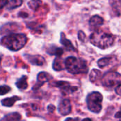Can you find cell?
Segmentation results:
<instances>
[{"label": "cell", "instance_id": "25", "mask_svg": "<svg viewBox=\"0 0 121 121\" xmlns=\"http://www.w3.org/2000/svg\"><path fill=\"white\" fill-rule=\"evenodd\" d=\"M8 1H9V0H0V9L5 6L7 4Z\"/></svg>", "mask_w": 121, "mask_h": 121}, {"label": "cell", "instance_id": "15", "mask_svg": "<svg viewBox=\"0 0 121 121\" xmlns=\"http://www.w3.org/2000/svg\"><path fill=\"white\" fill-rule=\"evenodd\" d=\"M89 23L91 27H98L104 23V19L99 16H94L90 19Z\"/></svg>", "mask_w": 121, "mask_h": 121}, {"label": "cell", "instance_id": "18", "mask_svg": "<svg viewBox=\"0 0 121 121\" xmlns=\"http://www.w3.org/2000/svg\"><path fill=\"white\" fill-rule=\"evenodd\" d=\"M42 4L41 0H31L28 3V5L30 9L34 11H37Z\"/></svg>", "mask_w": 121, "mask_h": 121}, {"label": "cell", "instance_id": "9", "mask_svg": "<svg viewBox=\"0 0 121 121\" xmlns=\"http://www.w3.org/2000/svg\"><path fill=\"white\" fill-rule=\"evenodd\" d=\"M24 57L27 59V60L32 65L36 66H43L45 63V60L43 57L41 55H25Z\"/></svg>", "mask_w": 121, "mask_h": 121}, {"label": "cell", "instance_id": "14", "mask_svg": "<svg viewBox=\"0 0 121 121\" xmlns=\"http://www.w3.org/2000/svg\"><path fill=\"white\" fill-rule=\"evenodd\" d=\"M60 43L67 48V50H75V48L73 46L72 43H71L70 40H69L68 39L66 38L65 35H64V33H62L61 34V38H60Z\"/></svg>", "mask_w": 121, "mask_h": 121}, {"label": "cell", "instance_id": "2", "mask_svg": "<svg viewBox=\"0 0 121 121\" xmlns=\"http://www.w3.org/2000/svg\"><path fill=\"white\" fill-rule=\"evenodd\" d=\"M65 67L72 74H86L88 72V67L86 61L74 57H67L65 60Z\"/></svg>", "mask_w": 121, "mask_h": 121}, {"label": "cell", "instance_id": "29", "mask_svg": "<svg viewBox=\"0 0 121 121\" xmlns=\"http://www.w3.org/2000/svg\"><path fill=\"white\" fill-rule=\"evenodd\" d=\"M82 121H92V120L90 119V118H85V119H84Z\"/></svg>", "mask_w": 121, "mask_h": 121}, {"label": "cell", "instance_id": "26", "mask_svg": "<svg viewBox=\"0 0 121 121\" xmlns=\"http://www.w3.org/2000/svg\"><path fill=\"white\" fill-rule=\"evenodd\" d=\"M18 16H21V17H23V18H27V17L28 16V13H25V12H20V13H18Z\"/></svg>", "mask_w": 121, "mask_h": 121}, {"label": "cell", "instance_id": "27", "mask_svg": "<svg viewBox=\"0 0 121 121\" xmlns=\"http://www.w3.org/2000/svg\"><path fill=\"white\" fill-rule=\"evenodd\" d=\"M65 121H79V118H68L65 119Z\"/></svg>", "mask_w": 121, "mask_h": 121}, {"label": "cell", "instance_id": "5", "mask_svg": "<svg viewBox=\"0 0 121 121\" xmlns=\"http://www.w3.org/2000/svg\"><path fill=\"white\" fill-rule=\"evenodd\" d=\"M101 82L106 87H113L116 84L121 83V74L114 72H108L102 77Z\"/></svg>", "mask_w": 121, "mask_h": 121}, {"label": "cell", "instance_id": "12", "mask_svg": "<svg viewBox=\"0 0 121 121\" xmlns=\"http://www.w3.org/2000/svg\"><path fill=\"white\" fill-rule=\"evenodd\" d=\"M27 79H28V77L26 75H23L19 79H18L16 82V86H17V88L18 89H21V90L26 89L28 86Z\"/></svg>", "mask_w": 121, "mask_h": 121}, {"label": "cell", "instance_id": "23", "mask_svg": "<svg viewBox=\"0 0 121 121\" xmlns=\"http://www.w3.org/2000/svg\"><path fill=\"white\" fill-rule=\"evenodd\" d=\"M47 109H48V111L50 113H53V112L55 111V106L54 105H52V104H50V105L48 106Z\"/></svg>", "mask_w": 121, "mask_h": 121}, {"label": "cell", "instance_id": "3", "mask_svg": "<svg viewBox=\"0 0 121 121\" xmlns=\"http://www.w3.org/2000/svg\"><path fill=\"white\" fill-rule=\"evenodd\" d=\"M90 40L93 45L101 49H106L113 45L114 38L112 35L108 33L94 32L91 35Z\"/></svg>", "mask_w": 121, "mask_h": 121}, {"label": "cell", "instance_id": "11", "mask_svg": "<svg viewBox=\"0 0 121 121\" xmlns=\"http://www.w3.org/2000/svg\"><path fill=\"white\" fill-rule=\"evenodd\" d=\"M0 121H21V116L16 112L9 113L4 116Z\"/></svg>", "mask_w": 121, "mask_h": 121}, {"label": "cell", "instance_id": "4", "mask_svg": "<svg viewBox=\"0 0 121 121\" xmlns=\"http://www.w3.org/2000/svg\"><path fill=\"white\" fill-rule=\"evenodd\" d=\"M103 101V96L98 91L92 92L89 94L86 99L88 108L93 113H99L101 112L102 106L101 103Z\"/></svg>", "mask_w": 121, "mask_h": 121}, {"label": "cell", "instance_id": "7", "mask_svg": "<svg viewBox=\"0 0 121 121\" xmlns=\"http://www.w3.org/2000/svg\"><path fill=\"white\" fill-rule=\"evenodd\" d=\"M52 79V75H50L49 73L45 72H41L38 74L37 76V82L36 84L33 86V90H38L39 89L45 82H48L50 81Z\"/></svg>", "mask_w": 121, "mask_h": 121}, {"label": "cell", "instance_id": "17", "mask_svg": "<svg viewBox=\"0 0 121 121\" xmlns=\"http://www.w3.org/2000/svg\"><path fill=\"white\" fill-rule=\"evenodd\" d=\"M52 68L53 69H55V71H61L64 68H65L63 65H62V61L60 58L57 57L55 59L53 64H52Z\"/></svg>", "mask_w": 121, "mask_h": 121}, {"label": "cell", "instance_id": "8", "mask_svg": "<svg viewBox=\"0 0 121 121\" xmlns=\"http://www.w3.org/2000/svg\"><path fill=\"white\" fill-rule=\"evenodd\" d=\"M72 106L69 99L62 100L58 106V112L62 116H67L71 113Z\"/></svg>", "mask_w": 121, "mask_h": 121}, {"label": "cell", "instance_id": "20", "mask_svg": "<svg viewBox=\"0 0 121 121\" xmlns=\"http://www.w3.org/2000/svg\"><path fill=\"white\" fill-rule=\"evenodd\" d=\"M110 62H111L110 57H104L98 61V65L99 67L104 68L106 66H108L110 64Z\"/></svg>", "mask_w": 121, "mask_h": 121}, {"label": "cell", "instance_id": "28", "mask_svg": "<svg viewBox=\"0 0 121 121\" xmlns=\"http://www.w3.org/2000/svg\"><path fill=\"white\" fill-rule=\"evenodd\" d=\"M115 117H116V118H121V110L119 112H118V113L116 114Z\"/></svg>", "mask_w": 121, "mask_h": 121}, {"label": "cell", "instance_id": "22", "mask_svg": "<svg viewBox=\"0 0 121 121\" xmlns=\"http://www.w3.org/2000/svg\"><path fill=\"white\" fill-rule=\"evenodd\" d=\"M78 37H79V39L81 40V41H85V39H86V35L84 34V32L82 31H79V33H78Z\"/></svg>", "mask_w": 121, "mask_h": 121}, {"label": "cell", "instance_id": "10", "mask_svg": "<svg viewBox=\"0 0 121 121\" xmlns=\"http://www.w3.org/2000/svg\"><path fill=\"white\" fill-rule=\"evenodd\" d=\"M21 100V98L19 96H12V97H9V98H6L4 99H2L1 101V103L2 104V106H6V107H11L13 106V104H15V102H16L17 101Z\"/></svg>", "mask_w": 121, "mask_h": 121}, {"label": "cell", "instance_id": "13", "mask_svg": "<svg viewBox=\"0 0 121 121\" xmlns=\"http://www.w3.org/2000/svg\"><path fill=\"white\" fill-rule=\"evenodd\" d=\"M47 52L49 55H56L57 57H60L63 54V50L60 48L55 47V46H51L47 50Z\"/></svg>", "mask_w": 121, "mask_h": 121}, {"label": "cell", "instance_id": "1", "mask_svg": "<svg viewBox=\"0 0 121 121\" xmlns=\"http://www.w3.org/2000/svg\"><path fill=\"white\" fill-rule=\"evenodd\" d=\"M28 41L26 35L22 33H12L1 38V44L12 51H17L25 46Z\"/></svg>", "mask_w": 121, "mask_h": 121}, {"label": "cell", "instance_id": "30", "mask_svg": "<svg viewBox=\"0 0 121 121\" xmlns=\"http://www.w3.org/2000/svg\"><path fill=\"white\" fill-rule=\"evenodd\" d=\"M1 55H0V65H1Z\"/></svg>", "mask_w": 121, "mask_h": 121}, {"label": "cell", "instance_id": "24", "mask_svg": "<svg viewBox=\"0 0 121 121\" xmlns=\"http://www.w3.org/2000/svg\"><path fill=\"white\" fill-rule=\"evenodd\" d=\"M115 90H116V94H117L118 95H119V96H121V84H118V85L116 86V88Z\"/></svg>", "mask_w": 121, "mask_h": 121}, {"label": "cell", "instance_id": "16", "mask_svg": "<svg viewBox=\"0 0 121 121\" xmlns=\"http://www.w3.org/2000/svg\"><path fill=\"white\" fill-rule=\"evenodd\" d=\"M101 72L100 71H99L98 69H92V71L90 73L89 75V79L90 81L91 82H96V81H99V79H101Z\"/></svg>", "mask_w": 121, "mask_h": 121}, {"label": "cell", "instance_id": "19", "mask_svg": "<svg viewBox=\"0 0 121 121\" xmlns=\"http://www.w3.org/2000/svg\"><path fill=\"white\" fill-rule=\"evenodd\" d=\"M23 4V0H11V1L9 4L8 9H13L15 8H17Z\"/></svg>", "mask_w": 121, "mask_h": 121}, {"label": "cell", "instance_id": "21", "mask_svg": "<svg viewBox=\"0 0 121 121\" xmlns=\"http://www.w3.org/2000/svg\"><path fill=\"white\" fill-rule=\"evenodd\" d=\"M11 91V88L7 85L0 86V96H3L6 94Z\"/></svg>", "mask_w": 121, "mask_h": 121}, {"label": "cell", "instance_id": "6", "mask_svg": "<svg viewBox=\"0 0 121 121\" xmlns=\"http://www.w3.org/2000/svg\"><path fill=\"white\" fill-rule=\"evenodd\" d=\"M50 86L54 87H57L61 89V91L64 93L69 94L72 93L77 90V88L76 86H72L71 84L65 81H57V82H53L50 84Z\"/></svg>", "mask_w": 121, "mask_h": 121}]
</instances>
